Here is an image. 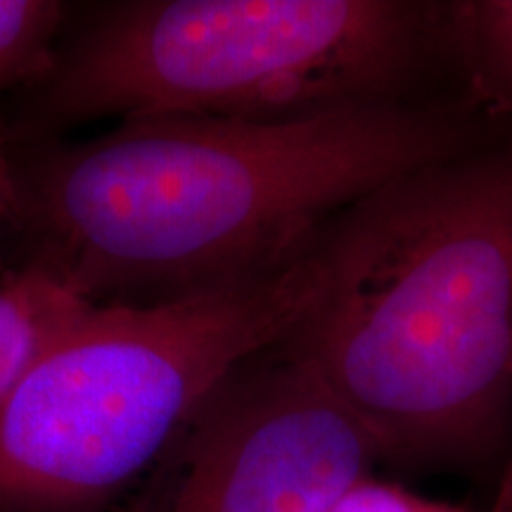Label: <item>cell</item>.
<instances>
[{"instance_id":"6da1fadb","label":"cell","mask_w":512,"mask_h":512,"mask_svg":"<svg viewBox=\"0 0 512 512\" xmlns=\"http://www.w3.org/2000/svg\"><path fill=\"white\" fill-rule=\"evenodd\" d=\"M460 147L444 119L387 100L124 119L81 143L12 152V219L34 242L29 264L86 302H155L278 264L328 219Z\"/></svg>"},{"instance_id":"7a4b0ae2","label":"cell","mask_w":512,"mask_h":512,"mask_svg":"<svg viewBox=\"0 0 512 512\" xmlns=\"http://www.w3.org/2000/svg\"><path fill=\"white\" fill-rule=\"evenodd\" d=\"M344 268L287 339L382 453L472 448L512 394V157H453L342 216Z\"/></svg>"},{"instance_id":"3957f363","label":"cell","mask_w":512,"mask_h":512,"mask_svg":"<svg viewBox=\"0 0 512 512\" xmlns=\"http://www.w3.org/2000/svg\"><path fill=\"white\" fill-rule=\"evenodd\" d=\"M344 252L337 221L259 271L88 306L0 401V512H110L235 370L316 316Z\"/></svg>"},{"instance_id":"277c9868","label":"cell","mask_w":512,"mask_h":512,"mask_svg":"<svg viewBox=\"0 0 512 512\" xmlns=\"http://www.w3.org/2000/svg\"><path fill=\"white\" fill-rule=\"evenodd\" d=\"M420 17L401 0L112 3L31 88L24 126L273 119L377 102L411 64Z\"/></svg>"},{"instance_id":"5b68a950","label":"cell","mask_w":512,"mask_h":512,"mask_svg":"<svg viewBox=\"0 0 512 512\" xmlns=\"http://www.w3.org/2000/svg\"><path fill=\"white\" fill-rule=\"evenodd\" d=\"M377 456L366 422L283 342L211 394L121 512H332Z\"/></svg>"},{"instance_id":"8992f818","label":"cell","mask_w":512,"mask_h":512,"mask_svg":"<svg viewBox=\"0 0 512 512\" xmlns=\"http://www.w3.org/2000/svg\"><path fill=\"white\" fill-rule=\"evenodd\" d=\"M91 302L27 264L0 283V401Z\"/></svg>"},{"instance_id":"52a82bcc","label":"cell","mask_w":512,"mask_h":512,"mask_svg":"<svg viewBox=\"0 0 512 512\" xmlns=\"http://www.w3.org/2000/svg\"><path fill=\"white\" fill-rule=\"evenodd\" d=\"M62 24V3L0 0V98L34 88L53 72Z\"/></svg>"},{"instance_id":"ba28073f","label":"cell","mask_w":512,"mask_h":512,"mask_svg":"<svg viewBox=\"0 0 512 512\" xmlns=\"http://www.w3.org/2000/svg\"><path fill=\"white\" fill-rule=\"evenodd\" d=\"M458 29L486 86L512 107V0L460 3Z\"/></svg>"},{"instance_id":"9c48e42d","label":"cell","mask_w":512,"mask_h":512,"mask_svg":"<svg viewBox=\"0 0 512 512\" xmlns=\"http://www.w3.org/2000/svg\"><path fill=\"white\" fill-rule=\"evenodd\" d=\"M332 512H465L453 505L415 496L401 486L366 477L335 505Z\"/></svg>"},{"instance_id":"30bf717a","label":"cell","mask_w":512,"mask_h":512,"mask_svg":"<svg viewBox=\"0 0 512 512\" xmlns=\"http://www.w3.org/2000/svg\"><path fill=\"white\" fill-rule=\"evenodd\" d=\"M15 164H12V147L5 131L0 128V223L15 216Z\"/></svg>"}]
</instances>
